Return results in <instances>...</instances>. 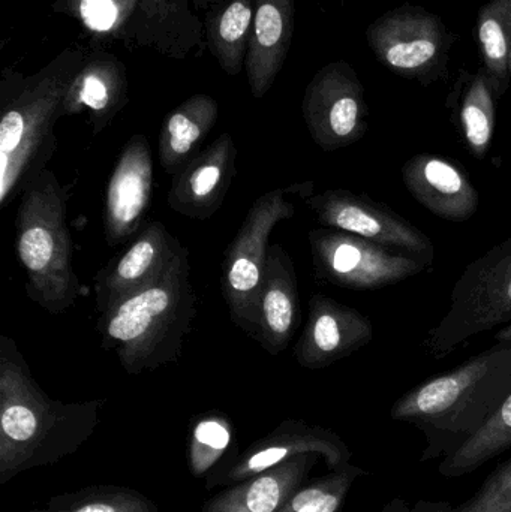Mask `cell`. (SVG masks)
I'll list each match as a JSON object with an SVG mask.
<instances>
[{
	"label": "cell",
	"instance_id": "cell-29",
	"mask_svg": "<svg viewBox=\"0 0 511 512\" xmlns=\"http://www.w3.org/2000/svg\"><path fill=\"white\" fill-rule=\"evenodd\" d=\"M455 512H511V460L492 472L479 492Z\"/></svg>",
	"mask_w": 511,
	"mask_h": 512
},
{
	"label": "cell",
	"instance_id": "cell-20",
	"mask_svg": "<svg viewBox=\"0 0 511 512\" xmlns=\"http://www.w3.org/2000/svg\"><path fill=\"white\" fill-rule=\"evenodd\" d=\"M317 454L294 457L263 474L228 486L206 502L203 512H278L305 486Z\"/></svg>",
	"mask_w": 511,
	"mask_h": 512
},
{
	"label": "cell",
	"instance_id": "cell-6",
	"mask_svg": "<svg viewBox=\"0 0 511 512\" xmlns=\"http://www.w3.org/2000/svg\"><path fill=\"white\" fill-rule=\"evenodd\" d=\"M314 183L273 189L252 204L239 233L222 262V295L230 319L257 340L260 331V292L269 258L270 234L276 225L296 215L293 197H312Z\"/></svg>",
	"mask_w": 511,
	"mask_h": 512
},
{
	"label": "cell",
	"instance_id": "cell-27",
	"mask_svg": "<svg viewBox=\"0 0 511 512\" xmlns=\"http://www.w3.org/2000/svg\"><path fill=\"white\" fill-rule=\"evenodd\" d=\"M255 0H230L209 23L213 54L228 75L242 71L248 56Z\"/></svg>",
	"mask_w": 511,
	"mask_h": 512
},
{
	"label": "cell",
	"instance_id": "cell-14",
	"mask_svg": "<svg viewBox=\"0 0 511 512\" xmlns=\"http://www.w3.org/2000/svg\"><path fill=\"white\" fill-rule=\"evenodd\" d=\"M182 246L162 222L147 224L123 255L96 276L95 304L99 315L152 285Z\"/></svg>",
	"mask_w": 511,
	"mask_h": 512
},
{
	"label": "cell",
	"instance_id": "cell-22",
	"mask_svg": "<svg viewBox=\"0 0 511 512\" xmlns=\"http://www.w3.org/2000/svg\"><path fill=\"white\" fill-rule=\"evenodd\" d=\"M494 87L485 69L477 72L467 69L459 72L452 92L447 96V108L452 111L453 122L474 158H486L491 149L497 120Z\"/></svg>",
	"mask_w": 511,
	"mask_h": 512
},
{
	"label": "cell",
	"instance_id": "cell-1",
	"mask_svg": "<svg viewBox=\"0 0 511 512\" xmlns=\"http://www.w3.org/2000/svg\"><path fill=\"white\" fill-rule=\"evenodd\" d=\"M105 400L63 403L33 379L17 343L0 336V486L77 453L101 421Z\"/></svg>",
	"mask_w": 511,
	"mask_h": 512
},
{
	"label": "cell",
	"instance_id": "cell-31",
	"mask_svg": "<svg viewBox=\"0 0 511 512\" xmlns=\"http://www.w3.org/2000/svg\"><path fill=\"white\" fill-rule=\"evenodd\" d=\"M449 502L419 501L416 504H408L407 501L389 502L383 512H455Z\"/></svg>",
	"mask_w": 511,
	"mask_h": 512
},
{
	"label": "cell",
	"instance_id": "cell-25",
	"mask_svg": "<svg viewBox=\"0 0 511 512\" xmlns=\"http://www.w3.org/2000/svg\"><path fill=\"white\" fill-rule=\"evenodd\" d=\"M509 448H511V394L479 432L474 433L455 451L447 454L438 471L446 478L464 477Z\"/></svg>",
	"mask_w": 511,
	"mask_h": 512
},
{
	"label": "cell",
	"instance_id": "cell-8",
	"mask_svg": "<svg viewBox=\"0 0 511 512\" xmlns=\"http://www.w3.org/2000/svg\"><path fill=\"white\" fill-rule=\"evenodd\" d=\"M366 41L375 59L399 77L422 86L447 80L455 35L423 6L405 3L387 11L369 24Z\"/></svg>",
	"mask_w": 511,
	"mask_h": 512
},
{
	"label": "cell",
	"instance_id": "cell-33",
	"mask_svg": "<svg viewBox=\"0 0 511 512\" xmlns=\"http://www.w3.org/2000/svg\"><path fill=\"white\" fill-rule=\"evenodd\" d=\"M509 69H510V77H511V50H510V63H509Z\"/></svg>",
	"mask_w": 511,
	"mask_h": 512
},
{
	"label": "cell",
	"instance_id": "cell-5",
	"mask_svg": "<svg viewBox=\"0 0 511 512\" xmlns=\"http://www.w3.org/2000/svg\"><path fill=\"white\" fill-rule=\"evenodd\" d=\"M83 68L78 56L45 69L2 99L0 207L20 197L24 186L47 170L56 150L54 125L65 116V99Z\"/></svg>",
	"mask_w": 511,
	"mask_h": 512
},
{
	"label": "cell",
	"instance_id": "cell-34",
	"mask_svg": "<svg viewBox=\"0 0 511 512\" xmlns=\"http://www.w3.org/2000/svg\"><path fill=\"white\" fill-rule=\"evenodd\" d=\"M353 2H360V0H353Z\"/></svg>",
	"mask_w": 511,
	"mask_h": 512
},
{
	"label": "cell",
	"instance_id": "cell-16",
	"mask_svg": "<svg viewBox=\"0 0 511 512\" xmlns=\"http://www.w3.org/2000/svg\"><path fill=\"white\" fill-rule=\"evenodd\" d=\"M236 159L233 137L225 132L174 174L168 206L195 221L212 218L230 191L236 176Z\"/></svg>",
	"mask_w": 511,
	"mask_h": 512
},
{
	"label": "cell",
	"instance_id": "cell-30",
	"mask_svg": "<svg viewBox=\"0 0 511 512\" xmlns=\"http://www.w3.org/2000/svg\"><path fill=\"white\" fill-rule=\"evenodd\" d=\"M137 0H74V12L93 32H111L126 20Z\"/></svg>",
	"mask_w": 511,
	"mask_h": 512
},
{
	"label": "cell",
	"instance_id": "cell-13",
	"mask_svg": "<svg viewBox=\"0 0 511 512\" xmlns=\"http://www.w3.org/2000/svg\"><path fill=\"white\" fill-rule=\"evenodd\" d=\"M372 337L374 327L368 316L317 294L309 300L308 322L294 348V357L305 369H326L368 346Z\"/></svg>",
	"mask_w": 511,
	"mask_h": 512
},
{
	"label": "cell",
	"instance_id": "cell-21",
	"mask_svg": "<svg viewBox=\"0 0 511 512\" xmlns=\"http://www.w3.org/2000/svg\"><path fill=\"white\" fill-rule=\"evenodd\" d=\"M126 104L125 69L114 57L102 56L83 65L65 99V116L90 111L93 135L101 134Z\"/></svg>",
	"mask_w": 511,
	"mask_h": 512
},
{
	"label": "cell",
	"instance_id": "cell-18",
	"mask_svg": "<svg viewBox=\"0 0 511 512\" xmlns=\"http://www.w3.org/2000/svg\"><path fill=\"white\" fill-rule=\"evenodd\" d=\"M294 0H255L246 74L252 95L264 98L281 72L291 47Z\"/></svg>",
	"mask_w": 511,
	"mask_h": 512
},
{
	"label": "cell",
	"instance_id": "cell-26",
	"mask_svg": "<svg viewBox=\"0 0 511 512\" xmlns=\"http://www.w3.org/2000/svg\"><path fill=\"white\" fill-rule=\"evenodd\" d=\"M234 430L221 412L194 418L188 438L189 469L195 478H209L237 457Z\"/></svg>",
	"mask_w": 511,
	"mask_h": 512
},
{
	"label": "cell",
	"instance_id": "cell-17",
	"mask_svg": "<svg viewBox=\"0 0 511 512\" xmlns=\"http://www.w3.org/2000/svg\"><path fill=\"white\" fill-rule=\"evenodd\" d=\"M402 182L417 203L444 221L467 222L479 210L476 186L453 159L413 156L402 167Z\"/></svg>",
	"mask_w": 511,
	"mask_h": 512
},
{
	"label": "cell",
	"instance_id": "cell-4",
	"mask_svg": "<svg viewBox=\"0 0 511 512\" xmlns=\"http://www.w3.org/2000/svg\"><path fill=\"white\" fill-rule=\"evenodd\" d=\"M66 203L68 192L47 168L24 186L15 218L27 297L54 316L65 313L81 295Z\"/></svg>",
	"mask_w": 511,
	"mask_h": 512
},
{
	"label": "cell",
	"instance_id": "cell-3",
	"mask_svg": "<svg viewBox=\"0 0 511 512\" xmlns=\"http://www.w3.org/2000/svg\"><path fill=\"white\" fill-rule=\"evenodd\" d=\"M510 394L511 342L495 343L456 369L411 388L396 400L390 417L419 427L428 438L456 441L455 451Z\"/></svg>",
	"mask_w": 511,
	"mask_h": 512
},
{
	"label": "cell",
	"instance_id": "cell-12",
	"mask_svg": "<svg viewBox=\"0 0 511 512\" xmlns=\"http://www.w3.org/2000/svg\"><path fill=\"white\" fill-rule=\"evenodd\" d=\"M305 454H317L332 471L350 465L351 460L347 444L332 430L305 421L285 420L237 454L230 465L207 478L206 489L234 486Z\"/></svg>",
	"mask_w": 511,
	"mask_h": 512
},
{
	"label": "cell",
	"instance_id": "cell-24",
	"mask_svg": "<svg viewBox=\"0 0 511 512\" xmlns=\"http://www.w3.org/2000/svg\"><path fill=\"white\" fill-rule=\"evenodd\" d=\"M476 38L483 69L491 78L497 99L509 90L511 50V0H491L477 15Z\"/></svg>",
	"mask_w": 511,
	"mask_h": 512
},
{
	"label": "cell",
	"instance_id": "cell-10",
	"mask_svg": "<svg viewBox=\"0 0 511 512\" xmlns=\"http://www.w3.org/2000/svg\"><path fill=\"white\" fill-rule=\"evenodd\" d=\"M303 117L309 134L324 152L353 146L369 129L365 87L347 62L324 66L303 96Z\"/></svg>",
	"mask_w": 511,
	"mask_h": 512
},
{
	"label": "cell",
	"instance_id": "cell-2",
	"mask_svg": "<svg viewBox=\"0 0 511 512\" xmlns=\"http://www.w3.org/2000/svg\"><path fill=\"white\" fill-rule=\"evenodd\" d=\"M197 316L189 249L182 246L164 273L143 291L101 315L102 348L131 376L174 364Z\"/></svg>",
	"mask_w": 511,
	"mask_h": 512
},
{
	"label": "cell",
	"instance_id": "cell-23",
	"mask_svg": "<svg viewBox=\"0 0 511 512\" xmlns=\"http://www.w3.org/2000/svg\"><path fill=\"white\" fill-rule=\"evenodd\" d=\"M218 102L209 95L186 99L165 117L159 135L158 156L165 173L176 174L189 159L197 155L218 120Z\"/></svg>",
	"mask_w": 511,
	"mask_h": 512
},
{
	"label": "cell",
	"instance_id": "cell-19",
	"mask_svg": "<svg viewBox=\"0 0 511 512\" xmlns=\"http://www.w3.org/2000/svg\"><path fill=\"white\" fill-rule=\"evenodd\" d=\"M299 319V286L293 259L281 245H270L260 292V331L257 342L270 355L290 345Z\"/></svg>",
	"mask_w": 511,
	"mask_h": 512
},
{
	"label": "cell",
	"instance_id": "cell-7",
	"mask_svg": "<svg viewBox=\"0 0 511 512\" xmlns=\"http://www.w3.org/2000/svg\"><path fill=\"white\" fill-rule=\"evenodd\" d=\"M511 321V234L467 265L450 295L449 312L426 333L423 349L447 357L461 343Z\"/></svg>",
	"mask_w": 511,
	"mask_h": 512
},
{
	"label": "cell",
	"instance_id": "cell-9",
	"mask_svg": "<svg viewBox=\"0 0 511 512\" xmlns=\"http://www.w3.org/2000/svg\"><path fill=\"white\" fill-rule=\"evenodd\" d=\"M315 276L353 291H377L404 282L431 262L333 228L309 233Z\"/></svg>",
	"mask_w": 511,
	"mask_h": 512
},
{
	"label": "cell",
	"instance_id": "cell-15",
	"mask_svg": "<svg viewBox=\"0 0 511 512\" xmlns=\"http://www.w3.org/2000/svg\"><path fill=\"white\" fill-rule=\"evenodd\" d=\"M153 186V159L149 141L134 135L117 159L108 180L104 207V233L108 246L128 242L143 227Z\"/></svg>",
	"mask_w": 511,
	"mask_h": 512
},
{
	"label": "cell",
	"instance_id": "cell-28",
	"mask_svg": "<svg viewBox=\"0 0 511 512\" xmlns=\"http://www.w3.org/2000/svg\"><path fill=\"white\" fill-rule=\"evenodd\" d=\"M29 512H158V505L128 487L93 486L56 496Z\"/></svg>",
	"mask_w": 511,
	"mask_h": 512
},
{
	"label": "cell",
	"instance_id": "cell-11",
	"mask_svg": "<svg viewBox=\"0 0 511 512\" xmlns=\"http://www.w3.org/2000/svg\"><path fill=\"white\" fill-rule=\"evenodd\" d=\"M318 224L434 262L428 236L384 204L347 189H329L306 200Z\"/></svg>",
	"mask_w": 511,
	"mask_h": 512
},
{
	"label": "cell",
	"instance_id": "cell-32",
	"mask_svg": "<svg viewBox=\"0 0 511 512\" xmlns=\"http://www.w3.org/2000/svg\"><path fill=\"white\" fill-rule=\"evenodd\" d=\"M494 339L497 340V343L511 342V324L507 325V327L501 328V330H498Z\"/></svg>",
	"mask_w": 511,
	"mask_h": 512
}]
</instances>
